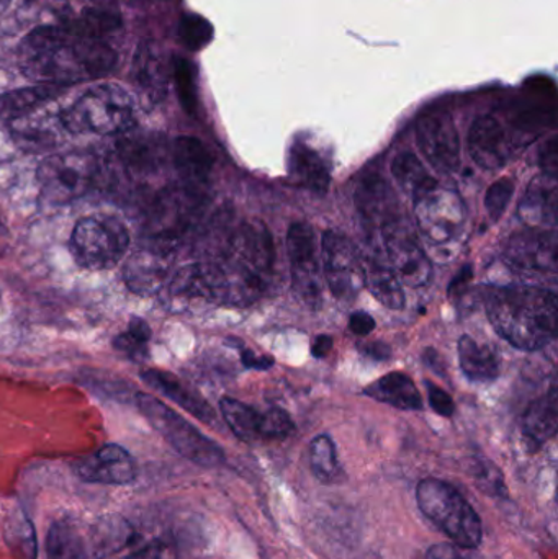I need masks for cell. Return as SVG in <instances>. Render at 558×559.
<instances>
[{
  "label": "cell",
  "mask_w": 558,
  "mask_h": 559,
  "mask_svg": "<svg viewBox=\"0 0 558 559\" xmlns=\"http://www.w3.org/2000/svg\"><path fill=\"white\" fill-rule=\"evenodd\" d=\"M117 55L104 38L78 35L68 26H41L20 46V66L38 84L64 85L102 78Z\"/></svg>",
  "instance_id": "6da1fadb"
},
{
  "label": "cell",
  "mask_w": 558,
  "mask_h": 559,
  "mask_svg": "<svg viewBox=\"0 0 558 559\" xmlns=\"http://www.w3.org/2000/svg\"><path fill=\"white\" fill-rule=\"evenodd\" d=\"M485 305L498 334L520 350H539L556 335L557 296L549 289L501 286L488 293Z\"/></svg>",
  "instance_id": "7a4b0ae2"
},
{
  "label": "cell",
  "mask_w": 558,
  "mask_h": 559,
  "mask_svg": "<svg viewBox=\"0 0 558 559\" xmlns=\"http://www.w3.org/2000/svg\"><path fill=\"white\" fill-rule=\"evenodd\" d=\"M274 242L264 223H246L231 238L228 258L218 262L225 302L246 306L264 293L274 267Z\"/></svg>",
  "instance_id": "3957f363"
},
{
  "label": "cell",
  "mask_w": 558,
  "mask_h": 559,
  "mask_svg": "<svg viewBox=\"0 0 558 559\" xmlns=\"http://www.w3.org/2000/svg\"><path fill=\"white\" fill-rule=\"evenodd\" d=\"M62 127L71 134L127 133L136 124L134 100L127 88L100 84L85 91L61 114Z\"/></svg>",
  "instance_id": "277c9868"
},
{
  "label": "cell",
  "mask_w": 558,
  "mask_h": 559,
  "mask_svg": "<svg viewBox=\"0 0 558 559\" xmlns=\"http://www.w3.org/2000/svg\"><path fill=\"white\" fill-rule=\"evenodd\" d=\"M416 501L423 514L459 547L475 550L482 544L480 518L454 486L441 479H423L416 488Z\"/></svg>",
  "instance_id": "5b68a950"
},
{
  "label": "cell",
  "mask_w": 558,
  "mask_h": 559,
  "mask_svg": "<svg viewBox=\"0 0 558 559\" xmlns=\"http://www.w3.org/2000/svg\"><path fill=\"white\" fill-rule=\"evenodd\" d=\"M131 239L127 226L114 216H87L72 229V258L79 267L88 272H104L117 267L128 249Z\"/></svg>",
  "instance_id": "8992f818"
},
{
  "label": "cell",
  "mask_w": 558,
  "mask_h": 559,
  "mask_svg": "<svg viewBox=\"0 0 558 559\" xmlns=\"http://www.w3.org/2000/svg\"><path fill=\"white\" fill-rule=\"evenodd\" d=\"M136 406L147 423L167 440L183 459L203 468H215L225 462V452L203 436L189 420L170 409L163 401L146 393H136Z\"/></svg>",
  "instance_id": "52a82bcc"
},
{
  "label": "cell",
  "mask_w": 558,
  "mask_h": 559,
  "mask_svg": "<svg viewBox=\"0 0 558 559\" xmlns=\"http://www.w3.org/2000/svg\"><path fill=\"white\" fill-rule=\"evenodd\" d=\"M98 159L88 151L52 154L39 164L41 197L51 205H66L87 195L97 180Z\"/></svg>",
  "instance_id": "ba28073f"
},
{
  "label": "cell",
  "mask_w": 558,
  "mask_h": 559,
  "mask_svg": "<svg viewBox=\"0 0 558 559\" xmlns=\"http://www.w3.org/2000/svg\"><path fill=\"white\" fill-rule=\"evenodd\" d=\"M413 200L419 233L432 249L441 252L462 238L467 213L458 193L435 186Z\"/></svg>",
  "instance_id": "9c48e42d"
},
{
  "label": "cell",
  "mask_w": 558,
  "mask_h": 559,
  "mask_svg": "<svg viewBox=\"0 0 558 559\" xmlns=\"http://www.w3.org/2000/svg\"><path fill=\"white\" fill-rule=\"evenodd\" d=\"M177 245L173 239L150 236L128 259L123 269L124 285L131 293L153 296L166 286L176 259Z\"/></svg>",
  "instance_id": "30bf717a"
},
{
  "label": "cell",
  "mask_w": 558,
  "mask_h": 559,
  "mask_svg": "<svg viewBox=\"0 0 558 559\" xmlns=\"http://www.w3.org/2000/svg\"><path fill=\"white\" fill-rule=\"evenodd\" d=\"M323 275L334 298L353 301L366 286L364 259L359 249L341 233L324 231L321 239Z\"/></svg>",
  "instance_id": "8fae6325"
},
{
  "label": "cell",
  "mask_w": 558,
  "mask_h": 559,
  "mask_svg": "<svg viewBox=\"0 0 558 559\" xmlns=\"http://www.w3.org/2000/svg\"><path fill=\"white\" fill-rule=\"evenodd\" d=\"M287 251L295 293L308 308H320L323 305V272L313 228L307 223L292 225L287 235Z\"/></svg>",
  "instance_id": "7c38bea8"
},
{
  "label": "cell",
  "mask_w": 558,
  "mask_h": 559,
  "mask_svg": "<svg viewBox=\"0 0 558 559\" xmlns=\"http://www.w3.org/2000/svg\"><path fill=\"white\" fill-rule=\"evenodd\" d=\"M161 292L174 311H190L205 305L223 302L218 264H197L180 269Z\"/></svg>",
  "instance_id": "4fadbf2b"
},
{
  "label": "cell",
  "mask_w": 558,
  "mask_h": 559,
  "mask_svg": "<svg viewBox=\"0 0 558 559\" xmlns=\"http://www.w3.org/2000/svg\"><path fill=\"white\" fill-rule=\"evenodd\" d=\"M382 233L390 267L400 282L412 288L428 285L432 277L431 261L408 226L399 222Z\"/></svg>",
  "instance_id": "5bb4252c"
},
{
  "label": "cell",
  "mask_w": 558,
  "mask_h": 559,
  "mask_svg": "<svg viewBox=\"0 0 558 559\" xmlns=\"http://www.w3.org/2000/svg\"><path fill=\"white\" fill-rule=\"evenodd\" d=\"M419 151L438 173L451 174L461 164V140L448 114H431L416 124Z\"/></svg>",
  "instance_id": "9a60e30c"
},
{
  "label": "cell",
  "mask_w": 558,
  "mask_h": 559,
  "mask_svg": "<svg viewBox=\"0 0 558 559\" xmlns=\"http://www.w3.org/2000/svg\"><path fill=\"white\" fill-rule=\"evenodd\" d=\"M203 199L199 189L183 186L167 190L157 200L153 212V231L150 236L173 239L179 242L182 233L195 222L202 212Z\"/></svg>",
  "instance_id": "2e32d148"
},
{
  "label": "cell",
  "mask_w": 558,
  "mask_h": 559,
  "mask_svg": "<svg viewBox=\"0 0 558 559\" xmlns=\"http://www.w3.org/2000/svg\"><path fill=\"white\" fill-rule=\"evenodd\" d=\"M504 259L508 264L530 274H556L557 238L554 233L527 229L508 242Z\"/></svg>",
  "instance_id": "e0dca14e"
},
{
  "label": "cell",
  "mask_w": 558,
  "mask_h": 559,
  "mask_svg": "<svg viewBox=\"0 0 558 559\" xmlns=\"http://www.w3.org/2000/svg\"><path fill=\"white\" fill-rule=\"evenodd\" d=\"M74 472L85 483L127 486L136 479L138 466L128 450L117 443H108L94 455L75 462Z\"/></svg>",
  "instance_id": "ac0fdd59"
},
{
  "label": "cell",
  "mask_w": 558,
  "mask_h": 559,
  "mask_svg": "<svg viewBox=\"0 0 558 559\" xmlns=\"http://www.w3.org/2000/svg\"><path fill=\"white\" fill-rule=\"evenodd\" d=\"M356 205L367 225L385 229L402 222L399 199L379 174H370L360 180L356 190Z\"/></svg>",
  "instance_id": "d6986e66"
},
{
  "label": "cell",
  "mask_w": 558,
  "mask_h": 559,
  "mask_svg": "<svg viewBox=\"0 0 558 559\" xmlns=\"http://www.w3.org/2000/svg\"><path fill=\"white\" fill-rule=\"evenodd\" d=\"M468 153L482 169L498 170L507 164V133L497 118L485 115L472 123L468 131Z\"/></svg>",
  "instance_id": "ffe728a7"
},
{
  "label": "cell",
  "mask_w": 558,
  "mask_h": 559,
  "mask_svg": "<svg viewBox=\"0 0 558 559\" xmlns=\"http://www.w3.org/2000/svg\"><path fill=\"white\" fill-rule=\"evenodd\" d=\"M141 380L202 423L210 424V426L216 423L213 407L176 374L167 373L164 370H146L141 373Z\"/></svg>",
  "instance_id": "44dd1931"
},
{
  "label": "cell",
  "mask_w": 558,
  "mask_h": 559,
  "mask_svg": "<svg viewBox=\"0 0 558 559\" xmlns=\"http://www.w3.org/2000/svg\"><path fill=\"white\" fill-rule=\"evenodd\" d=\"M173 163L186 186L199 190L209 180L213 169L209 147L192 136H180L174 141Z\"/></svg>",
  "instance_id": "7402d4cb"
},
{
  "label": "cell",
  "mask_w": 558,
  "mask_h": 559,
  "mask_svg": "<svg viewBox=\"0 0 558 559\" xmlns=\"http://www.w3.org/2000/svg\"><path fill=\"white\" fill-rule=\"evenodd\" d=\"M288 174L297 186L313 192L324 193L330 186V166L321 157L320 153L297 143L290 151L288 157Z\"/></svg>",
  "instance_id": "603a6c76"
},
{
  "label": "cell",
  "mask_w": 558,
  "mask_h": 559,
  "mask_svg": "<svg viewBox=\"0 0 558 559\" xmlns=\"http://www.w3.org/2000/svg\"><path fill=\"white\" fill-rule=\"evenodd\" d=\"M133 74L138 87L153 104L166 97L167 84H169L167 69L163 56L153 48V43H146L138 49Z\"/></svg>",
  "instance_id": "cb8c5ba5"
},
{
  "label": "cell",
  "mask_w": 558,
  "mask_h": 559,
  "mask_svg": "<svg viewBox=\"0 0 558 559\" xmlns=\"http://www.w3.org/2000/svg\"><path fill=\"white\" fill-rule=\"evenodd\" d=\"M367 396L402 411L423 409V397L412 378L393 371L366 388Z\"/></svg>",
  "instance_id": "d4e9b609"
},
{
  "label": "cell",
  "mask_w": 558,
  "mask_h": 559,
  "mask_svg": "<svg viewBox=\"0 0 558 559\" xmlns=\"http://www.w3.org/2000/svg\"><path fill=\"white\" fill-rule=\"evenodd\" d=\"M524 222L533 226L554 225L557 218V186L554 177H541L531 183L520 206Z\"/></svg>",
  "instance_id": "484cf974"
},
{
  "label": "cell",
  "mask_w": 558,
  "mask_h": 559,
  "mask_svg": "<svg viewBox=\"0 0 558 559\" xmlns=\"http://www.w3.org/2000/svg\"><path fill=\"white\" fill-rule=\"evenodd\" d=\"M366 286L373 296L390 309H402L405 306V293L402 282L396 277L389 262L379 255H370L364 261Z\"/></svg>",
  "instance_id": "4316f807"
},
{
  "label": "cell",
  "mask_w": 558,
  "mask_h": 559,
  "mask_svg": "<svg viewBox=\"0 0 558 559\" xmlns=\"http://www.w3.org/2000/svg\"><path fill=\"white\" fill-rule=\"evenodd\" d=\"M134 531L121 515L110 514L98 519L92 527V557L105 559L123 550L133 540Z\"/></svg>",
  "instance_id": "83f0119b"
},
{
  "label": "cell",
  "mask_w": 558,
  "mask_h": 559,
  "mask_svg": "<svg viewBox=\"0 0 558 559\" xmlns=\"http://www.w3.org/2000/svg\"><path fill=\"white\" fill-rule=\"evenodd\" d=\"M459 361L465 377L475 383H490L500 374L497 355L487 345L478 344L468 335L459 341Z\"/></svg>",
  "instance_id": "f1b7e54d"
},
{
  "label": "cell",
  "mask_w": 558,
  "mask_h": 559,
  "mask_svg": "<svg viewBox=\"0 0 558 559\" xmlns=\"http://www.w3.org/2000/svg\"><path fill=\"white\" fill-rule=\"evenodd\" d=\"M557 424V391L556 388H553L549 393L534 401L530 409L524 414V436H526L531 442L536 443V445H543V443H546L547 440L556 436Z\"/></svg>",
  "instance_id": "f546056e"
},
{
  "label": "cell",
  "mask_w": 558,
  "mask_h": 559,
  "mask_svg": "<svg viewBox=\"0 0 558 559\" xmlns=\"http://www.w3.org/2000/svg\"><path fill=\"white\" fill-rule=\"evenodd\" d=\"M62 87L38 84L35 87L20 88L0 97V120L15 121L32 114L46 102L55 98Z\"/></svg>",
  "instance_id": "4dcf8cb0"
},
{
  "label": "cell",
  "mask_w": 558,
  "mask_h": 559,
  "mask_svg": "<svg viewBox=\"0 0 558 559\" xmlns=\"http://www.w3.org/2000/svg\"><path fill=\"white\" fill-rule=\"evenodd\" d=\"M45 547L48 559H87L84 537L68 521L52 522Z\"/></svg>",
  "instance_id": "1f68e13d"
},
{
  "label": "cell",
  "mask_w": 558,
  "mask_h": 559,
  "mask_svg": "<svg viewBox=\"0 0 558 559\" xmlns=\"http://www.w3.org/2000/svg\"><path fill=\"white\" fill-rule=\"evenodd\" d=\"M219 411L223 419L228 424L231 432L242 442H254L259 439V424H261V411L235 400L223 397L219 401Z\"/></svg>",
  "instance_id": "d6a6232c"
},
{
  "label": "cell",
  "mask_w": 558,
  "mask_h": 559,
  "mask_svg": "<svg viewBox=\"0 0 558 559\" xmlns=\"http://www.w3.org/2000/svg\"><path fill=\"white\" fill-rule=\"evenodd\" d=\"M13 136L26 151H45L58 144L59 130L62 124H49L46 118L22 117L15 120Z\"/></svg>",
  "instance_id": "836d02e7"
},
{
  "label": "cell",
  "mask_w": 558,
  "mask_h": 559,
  "mask_svg": "<svg viewBox=\"0 0 558 559\" xmlns=\"http://www.w3.org/2000/svg\"><path fill=\"white\" fill-rule=\"evenodd\" d=\"M392 174L395 177L396 183L402 187L405 192L415 199L419 193L431 187L438 186L436 179L429 176L428 170L425 169L418 157L413 153H400L393 159Z\"/></svg>",
  "instance_id": "e575fe53"
},
{
  "label": "cell",
  "mask_w": 558,
  "mask_h": 559,
  "mask_svg": "<svg viewBox=\"0 0 558 559\" xmlns=\"http://www.w3.org/2000/svg\"><path fill=\"white\" fill-rule=\"evenodd\" d=\"M7 544L13 554L22 559L38 558V540L32 521L23 512L13 514L12 521L7 524Z\"/></svg>",
  "instance_id": "d590c367"
},
{
  "label": "cell",
  "mask_w": 558,
  "mask_h": 559,
  "mask_svg": "<svg viewBox=\"0 0 558 559\" xmlns=\"http://www.w3.org/2000/svg\"><path fill=\"white\" fill-rule=\"evenodd\" d=\"M310 465L321 483H333L340 475L336 445L328 436H318L310 443Z\"/></svg>",
  "instance_id": "8d00e7d4"
},
{
  "label": "cell",
  "mask_w": 558,
  "mask_h": 559,
  "mask_svg": "<svg viewBox=\"0 0 558 559\" xmlns=\"http://www.w3.org/2000/svg\"><path fill=\"white\" fill-rule=\"evenodd\" d=\"M180 41L190 51H200L205 48L213 38V26L209 20L197 13H189L183 15L179 25Z\"/></svg>",
  "instance_id": "74e56055"
},
{
  "label": "cell",
  "mask_w": 558,
  "mask_h": 559,
  "mask_svg": "<svg viewBox=\"0 0 558 559\" xmlns=\"http://www.w3.org/2000/svg\"><path fill=\"white\" fill-rule=\"evenodd\" d=\"M174 82H176L177 95L187 114L195 115L197 111V84L195 69L187 59L176 58L173 66Z\"/></svg>",
  "instance_id": "f35d334b"
},
{
  "label": "cell",
  "mask_w": 558,
  "mask_h": 559,
  "mask_svg": "<svg viewBox=\"0 0 558 559\" xmlns=\"http://www.w3.org/2000/svg\"><path fill=\"white\" fill-rule=\"evenodd\" d=\"M295 430L294 420L284 409L272 407V409L261 413V424H259V439H287Z\"/></svg>",
  "instance_id": "ab89813d"
},
{
  "label": "cell",
  "mask_w": 558,
  "mask_h": 559,
  "mask_svg": "<svg viewBox=\"0 0 558 559\" xmlns=\"http://www.w3.org/2000/svg\"><path fill=\"white\" fill-rule=\"evenodd\" d=\"M514 182L511 179H500L488 189L485 197V209L494 222H498L507 210L508 203L513 199Z\"/></svg>",
  "instance_id": "60d3db41"
},
{
  "label": "cell",
  "mask_w": 558,
  "mask_h": 559,
  "mask_svg": "<svg viewBox=\"0 0 558 559\" xmlns=\"http://www.w3.org/2000/svg\"><path fill=\"white\" fill-rule=\"evenodd\" d=\"M120 559H177V548L170 542L153 540L146 547Z\"/></svg>",
  "instance_id": "b9f144b4"
},
{
  "label": "cell",
  "mask_w": 558,
  "mask_h": 559,
  "mask_svg": "<svg viewBox=\"0 0 558 559\" xmlns=\"http://www.w3.org/2000/svg\"><path fill=\"white\" fill-rule=\"evenodd\" d=\"M114 347L130 357L131 360H143L146 357V342H141L140 338L134 337L128 331L121 332L120 335L115 337Z\"/></svg>",
  "instance_id": "7bdbcfd3"
},
{
  "label": "cell",
  "mask_w": 558,
  "mask_h": 559,
  "mask_svg": "<svg viewBox=\"0 0 558 559\" xmlns=\"http://www.w3.org/2000/svg\"><path fill=\"white\" fill-rule=\"evenodd\" d=\"M426 390H428L429 404L439 416L451 417L454 414V401L442 388L436 386L432 381H426Z\"/></svg>",
  "instance_id": "ee69618b"
},
{
  "label": "cell",
  "mask_w": 558,
  "mask_h": 559,
  "mask_svg": "<svg viewBox=\"0 0 558 559\" xmlns=\"http://www.w3.org/2000/svg\"><path fill=\"white\" fill-rule=\"evenodd\" d=\"M426 559H468L467 550L455 544H438L429 548Z\"/></svg>",
  "instance_id": "f6af8a7d"
},
{
  "label": "cell",
  "mask_w": 558,
  "mask_h": 559,
  "mask_svg": "<svg viewBox=\"0 0 558 559\" xmlns=\"http://www.w3.org/2000/svg\"><path fill=\"white\" fill-rule=\"evenodd\" d=\"M349 329L356 335H369L376 329V319L367 312H354L349 318Z\"/></svg>",
  "instance_id": "bcb514c9"
},
{
  "label": "cell",
  "mask_w": 558,
  "mask_h": 559,
  "mask_svg": "<svg viewBox=\"0 0 558 559\" xmlns=\"http://www.w3.org/2000/svg\"><path fill=\"white\" fill-rule=\"evenodd\" d=\"M541 163H543L544 170H546V176L554 177V179H556L558 163L556 138H553V140L546 144V147H544L543 154H541Z\"/></svg>",
  "instance_id": "7dc6e473"
},
{
  "label": "cell",
  "mask_w": 558,
  "mask_h": 559,
  "mask_svg": "<svg viewBox=\"0 0 558 559\" xmlns=\"http://www.w3.org/2000/svg\"><path fill=\"white\" fill-rule=\"evenodd\" d=\"M242 364L248 368H256V370H268L274 365L272 357H264V355H256L254 352L245 350L241 355Z\"/></svg>",
  "instance_id": "c3c4849f"
},
{
  "label": "cell",
  "mask_w": 558,
  "mask_h": 559,
  "mask_svg": "<svg viewBox=\"0 0 558 559\" xmlns=\"http://www.w3.org/2000/svg\"><path fill=\"white\" fill-rule=\"evenodd\" d=\"M360 350L367 355V357L373 358V360H387L392 355V350H390L389 345L385 342H372V344L364 345Z\"/></svg>",
  "instance_id": "681fc988"
},
{
  "label": "cell",
  "mask_w": 558,
  "mask_h": 559,
  "mask_svg": "<svg viewBox=\"0 0 558 559\" xmlns=\"http://www.w3.org/2000/svg\"><path fill=\"white\" fill-rule=\"evenodd\" d=\"M128 332L134 337L140 338L141 342H150L151 338V328L144 319L133 318L128 324Z\"/></svg>",
  "instance_id": "f907efd6"
},
{
  "label": "cell",
  "mask_w": 558,
  "mask_h": 559,
  "mask_svg": "<svg viewBox=\"0 0 558 559\" xmlns=\"http://www.w3.org/2000/svg\"><path fill=\"white\" fill-rule=\"evenodd\" d=\"M331 348H333V337L330 335H320V337L314 341L313 344V355L317 358H324L328 354H330Z\"/></svg>",
  "instance_id": "816d5d0a"
}]
</instances>
